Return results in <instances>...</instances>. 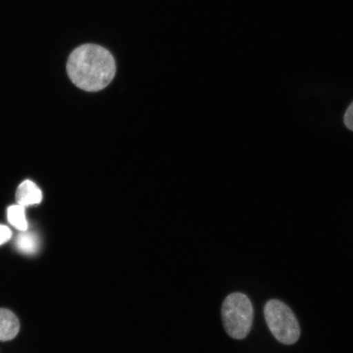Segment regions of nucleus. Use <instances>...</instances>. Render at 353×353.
Wrapping results in <instances>:
<instances>
[{
    "label": "nucleus",
    "mask_w": 353,
    "mask_h": 353,
    "mask_svg": "<svg viewBox=\"0 0 353 353\" xmlns=\"http://www.w3.org/2000/svg\"><path fill=\"white\" fill-rule=\"evenodd\" d=\"M12 232L10 228L3 225H0V245L11 239Z\"/></svg>",
    "instance_id": "6e6552de"
},
{
    "label": "nucleus",
    "mask_w": 353,
    "mask_h": 353,
    "mask_svg": "<svg viewBox=\"0 0 353 353\" xmlns=\"http://www.w3.org/2000/svg\"><path fill=\"white\" fill-rule=\"evenodd\" d=\"M224 329L231 338L243 339L249 334L254 321V308L245 294L232 293L222 305Z\"/></svg>",
    "instance_id": "f03ea898"
},
{
    "label": "nucleus",
    "mask_w": 353,
    "mask_h": 353,
    "mask_svg": "<svg viewBox=\"0 0 353 353\" xmlns=\"http://www.w3.org/2000/svg\"><path fill=\"white\" fill-rule=\"evenodd\" d=\"M20 330V322L15 314L6 308H0V341H10Z\"/></svg>",
    "instance_id": "39448f33"
},
{
    "label": "nucleus",
    "mask_w": 353,
    "mask_h": 353,
    "mask_svg": "<svg viewBox=\"0 0 353 353\" xmlns=\"http://www.w3.org/2000/svg\"><path fill=\"white\" fill-rule=\"evenodd\" d=\"M344 123L347 129L353 131V103L348 107L345 114H344Z\"/></svg>",
    "instance_id": "1a4fd4ad"
},
{
    "label": "nucleus",
    "mask_w": 353,
    "mask_h": 353,
    "mask_svg": "<svg viewBox=\"0 0 353 353\" xmlns=\"http://www.w3.org/2000/svg\"><path fill=\"white\" fill-rule=\"evenodd\" d=\"M264 316L269 330L278 341L294 344L300 336L299 322L291 309L279 300H270L264 307Z\"/></svg>",
    "instance_id": "7ed1b4c3"
},
{
    "label": "nucleus",
    "mask_w": 353,
    "mask_h": 353,
    "mask_svg": "<svg viewBox=\"0 0 353 353\" xmlns=\"http://www.w3.org/2000/svg\"><path fill=\"white\" fill-rule=\"evenodd\" d=\"M42 199L41 190L32 181H24L17 190L16 201L17 205L23 206L25 208L26 207L39 204Z\"/></svg>",
    "instance_id": "20e7f679"
},
{
    "label": "nucleus",
    "mask_w": 353,
    "mask_h": 353,
    "mask_svg": "<svg viewBox=\"0 0 353 353\" xmlns=\"http://www.w3.org/2000/svg\"><path fill=\"white\" fill-rule=\"evenodd\" d=\"M66 70L70 81L81 90L99 92L112 82L117 74V63L107 48L86 43L70 54Z\"/></svg>",
    "instance_id": "f257e3e1"
},
{
    "label": "nucleus",
    "mask_w": 353,
    "mask_h": 353,
    "mask_svg": "<svg viewBox=\"0 0 353 353\" xmlns=\"http://www.w3.org/2000/svg\"><path fill=\"white\" fill-rule=\"evenodd\" d=\"M17 249L22 254L33 255L39 250V239L33 232H22L16 240Z\"/></svg>",
    "instance_id": "423d86ee"
},
{
    "label": "nucleus",
    "mask_w": 353,
    "mask_h": 353,
    "mask_svg": "<svg viewBox=\"0 0 353 353\" xmlns=\"http://www.w3.org/2000/svg\"><path fill=\"white\" fill-rule=\"evenodd\" d=\"M8 222L21 232L28 230V223L26 217L25 207L20 205H12L8 209Z\"/></svg>",
    "instance_id": "0eeeda50"
}]
</instances>
